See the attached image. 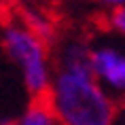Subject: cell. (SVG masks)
<instances>
[{
  "mask_svg": "<svg viewBox=\"0 0 125 125\" xmlns=\"http://www.w3.org/2000/svg\"><path fill=\"white\" fill-rule=\"evenodd\" d=\"M47 102L62 125H117L119 104L89 66V42L79 38L59 45Z\"/></svg>",
  "mask_w": 125,
  "mask_h": 125,
  "instance_id": "cell-1",
  "label": "cell"
},
{
  "mask_svg": "<svg viewBox=\"0 0 125 125\" xmlns=\"http://www.w3.org/2000/svg\"><path fill=\"white\" fill-rule=\"evenodd\" d=\"M49 42L32 32L23 21L11 19L2 28V47L19 81L32 100H47L55 76V62L49 55Z\"/></svg>",
  "mask_w": 125,
  "mask_h": 125,
  "instance_id": "cell-2",
  "label": "cell"
},
{
  "mask_svg": "<svg viewBox=\"0 0 125 125\" xmlns=\"http://www.w3.org/2000/svg\"><path fill=\"white\" fill-rule=\"evenodd\" d=\"M89 66L119 106L125 102V38L102 34L89 42Z\"/></svg>",
  "mask_w": 125,
  "mask_h": 125,
  "instance_id": "cell-3",
  "label": "cell"
},
{
  "mask_svg": "<svg viewBox=\"0 0 125 125\" xmlns=\"http://www.w3.org/2000/svg\"><path fill=\"white\" fill-rule=\"evenodd\" d=\"M4 125H62V121L47 100H32L19 117L4 121Z\"/></svg>",
  "mask_w": 125,
  "mask_h": 125,
  "instance_id": "cell-4",
  "label": "cell"
},
{
  "mask_svg": "<svg viewBox=\"0 0 125 125\" xmlns=\"http://www.w3.org/2000/svg\"><path fill=\"white\" fill-rule=\"evenodd\" d=\"M19 19L26 23L32 32H36L40 36V38L45 40V42H51L53 40V34H55V30H53V23L49 21V17H47L42 11H34V9L26 7L21 9L19 13Z\"/></svg>",
  "mask_w": 125,
  "mask_h": 125,
  "instance_id": "cell-5",
  "label": "cell"
},
{
  "mask_svg": "<svg viewBox=\"0 0 125 125\" xmlns=\"http://www.w3.org/2000/svg\"><path fill=\"white\" fill-rule=\"evenodd\" d=\"M106 26H108V32L125 38V7L108 11V15H106Z\"/></svg>",
  "mask_w": 125,
  "mask_h": 125,
  "instance_id": "cell-6",
  "label": "cell"
},
{
  "mask_svg": "<svg viewBox=\"0 0 125 125\" xmlns=\"http://www.w3.org/2000/svg\"><path fill=\"white\" fill-rule=\"evenodd\" d=\"M98 4H102L104 9L112 11V9H119V7H125V0H95Z\"/></svg>",
  "mask_w": 125,
  "mask_h": 125,
  "instance_id": "cell-7",
  "label": "cell"
},
{
  "mask_svg": "<svg viewBox=\"0 0 125 125\" xmlns=\"http://www.w3.org/2000/svg\"><path fill=\"white\" fill-rule=\"evenodd\" d=\"M117 125H125V102L119 106V117H117Z\"/></svg>",
  "mask_w": 125,
  "mask_h": 125,
  "instance_id": "cell-8",
  "label": "cell"
}]
</instances>
